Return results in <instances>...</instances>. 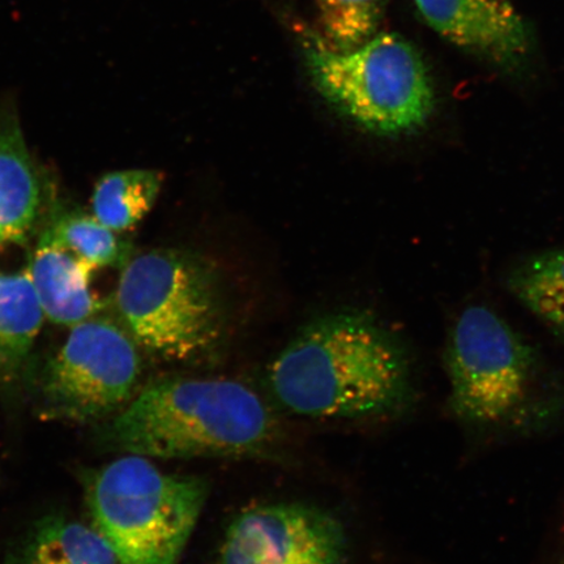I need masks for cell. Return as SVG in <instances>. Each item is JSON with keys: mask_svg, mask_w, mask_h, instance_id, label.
<instances>
[{"mask_svg": "<svg viewBox=\"0 0 564 564\" xmlns=\"http://www.w3.org/2000/svg\"><path fill=\"white\" fill-rule=\"evenodd\" d=\"M45 317L30 262L18 270L0 268V382L12 384L20 379Z\"/></svg>", "mask_w": 564, "mask_h": 564, "instance_id": "obj_12", "label": "cell"}, {"mask_svg": "<svg viewBox=\"0 0 564 564\" xmlns=\"http://www.w3.org/2000/svg\"><path fill=\"white\" fill-rule=\"evenodd\" d=\"M271 390L288 411L312 419L386 417L415 400L403 347L369 317H323L274 359Z\"/></svg>", "mask_w": 564, "mask_h": 564, "instance_id": "obj_2", "label": "cell"}, {"mask_svg": "<svg viewBox=\"0 0 564 564\" xmlns=\"http://www.w3.org/2000/svg\"><path fill=\"white\" fill-rule=\"evenodd\" d=\"M135 340L124 327L90 317L70 327L47 366L44 398L48 411L73 422H91L121 412L140 377Z\"/></svg>", "mask_w": 564, "mask_h": 564, "instance_id": "obj_7", "label": "cell"}, {"mask_svg": "<svg viewBox=\"0 0 564 564\" xmlns=\"http://www.w3.org/2000/svg\"><path fill=\"white\" fill-rule=\"evenodd\" d=\"M314 87L349 121L373 135L400 138L425 129L434 116L435 89L425 62L398 33H378L348 53L305 39Z\"/></svg>", "mask_w": 564, "mask_h": 564, "instance_id": "obj_4", "label": "cell"}, {"mask_svg": "<svg viewBox=\"0 0 564 564\" xmlns=\"http://www.w3.org/2000/svg\"><path fill=\"white\" fill-rule=\"evenodd\" d=\"M506 286L529 313L564 338V246L514 264Z\"/></svg>", "mask_w": 564, "mask_h": 564, "instance_id": "obj_13", "label": "cell"}, {"mask_svg": "<svg viewBox=\"0 0 564 564\" xmlns=\"http://www.w3.org/2000/svg\"><path fill=\"white\" fill-rule=\"evenodd\" d=\"M55 241L86 262L95 271L117 268L121 271L132 257L131 243L122 236L79 209L63 210L45 228Z\"/></svg>", "mask_w": 564, "mask_h": 564, "instance_id": "obj_15", "label": "cell"}, {"mask_svg": "<svg viewBox=\"0 0 564 564\" xmlns=\"http://www.w3.org/2000/svg\"><path fill=\"white\" fill-rule=\"evenodd\" d=\"M199 477L166 475L130 455L97 471L88 505L121 564H178L208 498Z\"/></svg>", "mask_w": 564, "mask_h": 564, "instance_id": "obj_5", "label": "cell"}, {"mask_svg": "<svg viewBox=\"0 0 564 564\" xmlns=\"http://www.w3.org/2000/svg\"><path fill=\"white\" fill-rule=\"evenodd\" d=\"M30 564H121L97 529L54 520L42 528L32 546Z\"/></svg>", "mask_w": 564, "mask_h": 564, "instance_id": "obj_17", "label": "cell"}, {"mask_svg": "<svg viewBox=\"0 0 564 564\" xmlns=\"http://www.w3.org/2000/svg\"><path fill=\"white\" fill-rule=\"evenodd\" d=\"M164 175L130 169L105 174L90 197L91 215L117 232L135 228L159 199Z\"/></svg>", "mask_w": 564, "mask_h": 564, "instance_id": "obj_14", "label": "cell"}, {"mask_svg": "<svg viewBox=\"0 0 564 564\" xmlns=\"http://www.w3.org/2000/svg\"><path fill=\"white\" fill-rule=\"evenodd\" d=\"M433 31L451 44L502 68L524 58L527 25L509 0H413Z\"/></svg>", "mask_w": 564, "mask_h": 564, "instance_id": "obj_9", "label": "cell"}, {"mask_svg": "<svg viewBox=\"0 0 564 564\" xmlns=\"http://www.w3.org/2000/svg\"><path fill=\"white\" fill-rule=\"evenodd\" d=\"M115 306L139 347L169 361H192L215 347L220 300L206 264L187 252L159 249L122 268Z\"/></svg>", "mask_w": 564, "mask_h": 564, "instance_id": "obj_6", "label": "cell"}, {"mask_svg": "<svg viewBox=\"0 0 564 564\" xmlns=\"http://www.w3.org/2000/svg\"><path fill=\"white\" fill-rule=\"evenodd\" d=\"M345 549L333 514L302 503L260 505L232 520L218 564H344Z\"/></svg>", "mask_w": 564, "mask_h": 564, "instance_id": "obj_8", "label": "cell"}, {"mask_svg": "<svg viewBox=\"0 0 564 564\" xmlns=\"http://www.w3.org/2000/svg\"><path fill=\"white\" fill-rule=\"evenodd\" d=\"M130 455L147 458L239 457L274 440L270 411L249 387L228 379L169 378L138 393L110 426Z\"/></svg>", "mask_w": 564, "mask_h": 564, "instance_id": "obj_3", "label": "cell"}, {"mask_svg": "<svg viewBox=\"0 0 564 564\" xmlns=\"http://www.w3.org/2000/svg\"><path fill=\"white\" fill-rule=\"evenodd\" d=\"M388 0H315L317 42L329 51L348 53L376 37Z\"/></svg>", "mask_w": 564, "mask_h": 564, "instance_id": "obj_16", "label": "cell"}, {"mask_svg": "<svg viewBox=\"0 0 564 564\" xmlns=\"http://www.w3.org/2000/svg\"><path fill=\"white\" fill-rule=\"evenodd\" d=\"M42 185L18 112L0 106V252L25 247L42 216Z\"/></svg>", "mask_w": 564, "mask_h": 564, "instance_id": "obj_10", "label": "cell"}, {"mask_svg": "<svg viewBox=\"0 0 564 564\" xmlns=\"http://www.w3.org/2000/svg\"><path fill=\"white\" fill-rule=\"evenodd\" d=\"M446 411L474 446L529 440L564 423V377L489 306L455 317L443 349Z\"/></svg>", "mask_w": 564, "mask_h": 564, "instance_id": "obj_1", "label": "cell"}, {"mask_svg": "<svg viewBox=\"0 0 564 564\" xmlns=\"http://www.w3.org/2000/svg\"><path fill=\"white\" fill-rule=\"evenodd\" d=\"M30 271L46 319L59 326L74 327L106 306L90 288L94 268L55 241L46 229L30 258Z\"/></svg>", "mask_w": 564, "mask_h": 564, "instance_id": "obj_11", "label": "cell"}]
</instances>
